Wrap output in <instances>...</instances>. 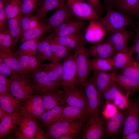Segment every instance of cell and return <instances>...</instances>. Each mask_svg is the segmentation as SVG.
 I'll return each mask as SVG.
<instances>
[{"label":"cell","mask_w":139,"mask_h":139,"mask_svg":"<svg viewBox=\"0 0 139 139\" xmlns=\"http://www.w3.org/2000/svg\"><path fill=\"white\" fill-rule=\"evenodd\" d=\"M134 14H139V0L136 5Z\"/></svg>","instance_id":"91938a15"},{"label":"cell","mask_w":139,"mask_h":139,"mask_svg":"<svg viewBox=\"0 0 139 139\" xmlns=\"http://www.w3.org/2000/svg\"><path fill=\"white\" fill-rule=\"evenodd\" d=\"M23 107L27 114L36 120L45 112L41 96L37 93L31 95L26 100Z\"/></svg>","instance_id":"e0dca14e"},{"label":"cell","mask_w":139,"mask_h":139,"mask_svg":"<svg viewBox=\"0 0 139 139\" xmlns=\"http://www.w3.org/2000/svg\"><path fill=\"white\" fill-rule=\"evenodd\" d=\"M63 90L64 92L66 103L68 105L84 108L88 110V105L86 95L78 87H70Z\"/></svg>","instance_id":"2e32d148"},{"label":"cell","mask_w":139,"mask_h":139,"mask_svg":"<svg viewBox=\"0 0 139 139\" xmlns=\"http://www.w3.org/2000/svg\"><path fill=\"white\" fill-rule=\"evenodd\" d=\"M138 0H112V3L119 9L128 13L134 14Z\"/></svg>","instance_id":"60d3db41"},{"label":"cell","mask_w":139,"mask_h":139,"mask_svg":"<svg viewBox=\"0 0 139 139\" xmlns=\"http://www.w3.org/2000/svg\"><path fill=\"white\" fill-rule=\"evenodd\" d=\"M24 16L20 12L16 16L7 20L8 29L21 26V20Z\"/></svg>","instance_id":"c3c4849f"},{"label":"cell","mask_w":139,"mask_h":139,"mask_svg":"<svg viewBox=\"0 0 139 139\" xmlns=\"http://www.w3.org/2000/svg\"><path fill=\"white\" fill-rule=\"evenodd\" d=\"M64 59L61 81L63 90L70 87H78L79 81L74 54L71 53Z\"/></svg>","instance_id":"277c9868"},{"label":"cell","mask_w":139,"mask_h":139,"mask_svg":"<svg viewBox=\"0 0 139 139\" xmlns=\"http://www.w3.org/2000/svg\"><path fill=\"white\" fill-rule=\"evenodd\" d=\"M115 82L128 95H134L139 91V78L117 73Z\"/></svg>","instance_id":"44dd1931"},{"label":"cell","mask_w":139,"mask_h":139,"mask_svg":"<svg viewBox=\"0 0 139 139\" xmlns=\"http://www.w3.org/2000/svg\"><path fill=\"white\" fill-rule=\"evenodd\" d=\"M41 0H23L22 1L21 12L24 16L32 14L36 10Z\"/></svg>","instance_id":"7bdbcfd3"},{"label":"cell","mask_w":139,"mask_h":139,"mask_svg":"<svg viewBox=\"0 0 139 139\" xmlns=\"http://www.w3.org/2000/svg\"><path fill=\"white\" fill-rule=\"evenodd\" d=\"M23 112L22 107L18 111L8 114L1 120L0 139L15 132L19 124Z\"/></svg>","instance_id":"8fae6325"},{"label":"cell","mask_w":139,"mask_h":139,"mask_svg":"<svg viewBox=\"0 0 139 139\" xmlns=\"http://www.w3.org/2000/svg\"><path fill=\"white\" fill-rule=\"evenodd\" d=\"M4 8L0 9V31L6 30L8 23Z\"/></svg>","instance_id":"816d5d0a"},{"label":"cell","mask_w":139,"mask_h":139,"mask_svg":"<svg viewBox=\"0 0 139 139\" xmlns=\"http://www.w3.org/2000/svg\"><path fill=\"white\" fill-rule=\"evenodd\" d=\"M10 78H8L7 76L0 74V84L10 87Z\"/></svg>","instance_id":"9f6ffc18"},{"label":"cell","mask_w":139,"mask_h":139,"mask_svg":"<svg viewBox=\"0 0 139 139\" xmlns=\"http://www.w3.org/2000/svg\"><path fill=\"white\" fill-rule=\"evenodd\" d=\"M105 123L100 114L87 116L81 138H106Z\"/></svg>","instance_id":"52a82bcc"},{"label":"cell","mask_w":139,"mask_h":139,"mask_svg":"<svg viewBox=\"0 0 139 139\" xmlns=\"http://www.w3.org/2000/svg\"><path fill=\"white\" fill-rule=\"evenodd\" d=\"M86 24L84 20H73L64 23L56 28L57 31L51 33L54 36H61L79 33Z\"/></svg>","instance_id":"d6986e66"},{"label":"cell","mask_w":139,"mask_h":139,"mask_svg":"<svg viewBox=\"0 0 139 139\" xmlns=\"http://www.w3.org/2000/svg\"><path fill=\"white\" fill-rule=\"evenodd\" d=\"M71 122L60 119L54 124L43 127L49 139H58L63 135L64 131Z\"/></svg>","instance_id":"1f68e13d"},{"label":"cell","mask_w":139,"mask_h":139,"mask_svg":"<svg viewBox=\"0 0 139 139\" xmlns=\"http://www.w3.org/2000/svg\"><path fill=\"white\" fill-rule=\"evenodd\" d=\"M117 73L115 71L109 72L103 71H94L90 79L102 94L107 88L115 82Z\"/></svg>","instance_id":"9a60e30c"},{"label":"cell","mask_w":139,"mask_h":139,"mask_svg":"<svg viewBox=\"0 0 139 139\" xmlns=\"http://www.w3.org/2000/svg\"><path fill=\"white\" fill-rule=\"evenodd\" d=\"M40 38L21 42L18 47L16 51L15 52V56L24 55L30 56L36 55L37 44Z\"/></svg>","instance_id":"e575fe53"},{"label":"cell","mask_w":139,"mask_h":139,"mask_svg":"<svg viewBox=\"0 0 139 139\" xmlns=\"http://www.w3.org/2000/svg\"><path fill=\"white\" fill-rule=\"evenodd\" d=\"M83 88L88 101V116L100 114L104 105L102 94L90 79L86 81Z\"/></svg>","instance_id":"3957f363"},{"label":"cell","mask_w":139,"mask_h":139,"mask_svg":"<svg viewBox=\"0 0 139 139\" xmlns=\"http://www.w3.org/2000/svg\"><path fill=\"white\" fill-rule=\"evenodd\" d=\"M122 139L139 130V98H135L126 110Z\"/></svg>","instance_id":"9c48e42d"},{"label":"cell","mask_w":139,"mask_h":139,"mask_svg":"<svg viewBox=\"0 0 139 139\" xmlns=\"http://www.w3.org/2000/svg\"><path fill=\"white\" fill-rule=\"evenodd\" d=\"M74 54L79 80V87L82 89L83 85L86 81L89 71L87 49L84 46L83 41L75 48Z\"/></svg>","instance_id":"30bf717a"},{"label":"cell","mask_w":139,"mask_h":139,"mask_svg":"<svg viewBox=\"0 0 139 139\" xmlns=\"http://www.w3.org/2000/svg\"><path fill=\"white\" fill-rule=\"evenodd\" d=\"M16 56L19 61L20 70V74L28 75L30 56L23 55Z\"/></svg>","instance_id":"f6af8a7d"},{"label":"cell","mask_w":139,"mask_h":139,"mask_svg":"<svg viewBox=\"0 0 139 139\" xmlns=\"http://www.w3.org/2000/svg\"><path fill=\"white\" fill-rule=\"evenodd\" d=\"M21 0H6L4 8L7 20L18 15L21 11Z\"/></svg>","instance_id":"8d00e7d4"},{"label":"cell","mask_w":139,"mask_h":139,"mask_svg":"<svg viewBox=\"0 0 139 139\" xmlns=\"http://www.w3.org/2000/svg\"><path fill=\"white\" fill-rule=\"evenodd\" d=\"M113 68L112 58H92L89 59V70L90 72L95 71L112 72Z\"/></svg>","instance_id":"f546056e"},{"label":"cell","mask_w":139,"mask_h":139,"mask_svg":"<svg viewBox=\"0 0 139 139\" xmlns=\"http://www.w3.org/2000/svg\"><path fill=\"white\" fill-rule=\"evenodd\" d=\"M28 77L31 87L37 94H41L60 90L61 82L53 81L45 72L40 68L28 75Z\"/></svg>","instance_id":"6da1fadb"},{"label":"cell","mask_w":139,"mask_h":139,"mask_svg":"<svg viewBox=\"0 0 139 139\" xmlns=\"http://www.w3.org/2000/svg\"><path fill=\"white\" fill-rule=\"evenodd\" d=\"M117 86L115 82L107 88L102 93L104 99L108 101H113L123 96Z\"/></svg>","instance_id":"b9f144b4"},{"label":"cell","mask_w":139,"mask_h":139,"mask_svg":"<svg viewBox=\"0 0 139 139\" xmlns=\"http://www.w3.org/2000/svg\"><path fill=\"white\" fill-rule=\"evenodd\" d=\"M10 78V91L14 97L25 100L31 95L37 93L30 83L28 75L17 74Z\"/></svg>","instance_id":"8992f818"},{"label":"cell","mask_w":139,"mask_h":139,"mask_svg":"<svg viewBox=\"0 0 139 139\" xmlns=\"http://www.w3.org/2000/svg\"><path fill=\"white\" fill-rule=\"evenodd\" d=\"M36 55L41 62L45 60L55 61L46 36H42L39 38L37 44Z\"/></svg>","instance_id":"f1b7e54d"},{"label":"cell","mask_w":139,"mask_h":139,"mask_svg":"<svg viewBox=\"0 0 139 139\" xmlns=\"http://www.w3.org/2000/svg\"><path fill=\"white\" fill-rule=\"evenodd\" d=\"M126 110L118 111L105 123L106 138L117 134L123 125Z\"/></svg>","instance_id":"7402d4cb"},{"label":"cell","mask_w":139,"mask_h":139,"mask_svg":"<svg viewBox=\"0 0 139 139\" xmlns=\"http://www.w3.org/2000/svg\"><path fill=\"white\" fill-rule=\"evenodd\" d=\"M0 74L11 77L18 73L12 70L0 60Z\"/></svg>","instance_id":"681fc988"},{"label":"cell","mask_w":139,"mask_h":139,"mask_svg":"<svg viewBox=\"0 0 139 139\" xmlns=\"http://www.w3.org/2000/svg\"><path fill=\"white\" fill-rule=\"evenodd\" d=\"M109 33L125 28L132 23L131 20L123 14L115 10L109 9L104 16L98 20Z\"/></svg>","instance_id":"ba28073f"},{"label":"cell","mask_w":139,"mask_h":139,"mask_svg":"<svg viewBox=\"0 0 139 139\" xmlns=\"http://www.w3.org/2000/svg\"><path fill=\"white\" fill-rule=\"evenodd\" d=\"M40 68L45 71L53 82L55 83L61 82L62 65L59 62L53 60L48 63L42 64Z\"/></svg>","instance_id":"4316f807"},{"label":"cell","mask_w":139,"mask_h":139,"mask_svg":"<svg viewBox=\"0 0 139 139\" xmlns=\"http://www.w3.org/2000/svg\"><path fill=\"white\" fill-rule=\"evenodd\" d=\"M46 37L49 41L51 51L55 61L59 62L71 53V50L54 41L50 35Z\"/></svg>","instance_id":"d590c367"},{"label":"cell","mask_w":139,"mask_h":139,"mask_svg":"<svg viewBox=\"0 0 139 139\" xmlns=\"http://www.w3.org/2000/svg\"><path fill=\"white\" fill-rule=\"evenodd\" d=\"M113 55L112 58L113 67L117 69L121 70L136 62L133 56L128 52H117Z\"/></svg>","instance_id":"836d02e7"},{"label":"cell","mask_w":139,"mask_h":139,"mask_svg":"<svg viewBox=\"0 0 139 139\" xmlns=\"http://www.w3.org/2000/svg\"><path fill=\"white\" fill-rule=\"evenodd\" d=\"M7 29L12 39V48H14L17 45L19 39L21 36V26Z\"/></svg>","instance_id":"7dc6e473"},{"label":"cell","mask_w":139,"mask_h":139,"mask_svg":"<svg viewBox=\"0 0 139 139\" xmlns=\"http://www.w3.org/2000/svg\"><path fill=\"white\" fill-rule=\"evenodd\" d=\"M67 5L73 15L79 20H98L99 12L85 0H66Z\"/></svg>","instance_id":"5b68a950"},{"label":"cell","mask_w":139,"mask_h":139,"mask_svg":"<svg viewBox=\"0 0 139 139\" xmlns=\"http://www.w3.org/2000/svg\"><path fill=\"white\" fill-rule=\"evenodd\" d=\"M10 88L9 87L0 84V96L12 95L10 92Z\"/></svg>","instance_id":"11a10c76"},{"label":"cell","mask_w":139,"mask_h":139,"mask_svg":"<svg viewBox=\"0 0 139 139\" xmlns=\"http://www.w3.org/2000/svg\"><path fill=\"white\" fill-rule=\"evenodd\" d=\"M8 114L0 107V121Z\"/></svg>","instance_id":"680465c9"},{"label":"cell","mask_w":139,"mask_h":139,"mask_svg":"<svg viewBox=\"0 0 139 139\" xmlns=\"http://www.w3.org/2000/svg\"><path fill=\"white\" fill-rule=\"evenodd\" d=\"M87 118V117L71 122L59 139H74L82 132L83 133Z\"/></svg>","instance_id":"83f0119b"},{"label":"cell","mask_w":139,"mask_h":139,"mask_svg":"<svg viewBox=\"0 0 139 139\" xmlns=\"http://www.w3.org/2000/svg\"><path fill=\"white\" fill-rule=\"evenodd\" d=\"M120 74L139 78V65L136 62L121 69Z\"/></svg>","instance_id":"ee69618b"},{"label":"cell","mask_w":139,"mask_h":139,"mask_svg":"<svg viewBox=\"0 0 139 139\" xmlns=\"http://www.w3.org/2000/svg\"><path fill=\"white\" fill-rule=\"evenodd\" d=\"M12 48V40L8 30L0 31V53L14 54Z\"/></svg>","instance_id":"74e56055"},{"label":"cell","mask_w":139,"mask_h":139,"mask_svg":"<svg viewBox=\"0 0 139 139\" xmlns=\"http://www.w3.org/2000/svg\"><path fill=\"white\" fill-rule=\"evenodd\" d=\"M124 139H139V130L127 135Z\"/></svg>","instance_id":"6f0895ef"},{"label":"cell","mask_w":139,"mask_h":139,"mask_svg":"<svg viewBox=\"0 0 139 139\" xmlns=\"http://www.w3.org/2000/svg\"><path fill=\"white\" fill-rule=\"evenodd\" d=\"M0 60L12 70L20 74V70L19 61L15 54L0 53Z\"/></svg>","instance_id":"ab89813d"},{"label":"cell","mask_w":139,"mask_h":139,"mask_svg":"<svg viewBox=\"0 0 139 139\" xmlns=\"http://www.w3.org/2000/svg\"><path fill=\"white\" fill-rule=\"evenodd\" d=\"M89 21L85 31L84 39L88 42L96 43L101 41L106 35V31L98 20Z\"/></svg>","instance_id":"ac0fdd59"},{"label":"cell","mask_w":139,"mask_h":139,"mask_svg":"<svg viewBox=\"0 0 139 139\" xmlns=\"http://www.w3.org/2000/svg\"><path fill=\"white\" fill-rule=\"evenodd\" d=\"M45 111L55 106L66 104L65 94L63 90L48 92L40 94Z\"/></svg>","instance_id":"ffe728a7"},{"label":"cell","mask_w":139,"mask_h":139,"mask_svg":"<svg viewBox=\"0 0 139 139\" xmlns=\"http://www.w3.org/2000/svg\"><path fill=\"white\" fill-rule=\"evenodd\" d=\"M25 100L15 97L12 94L0 96V107L8 114H11L20 110Z\"/></svg>","instance_id":"d4e9b609"},{"label":"cell","mask_w":139,"mask_h":139,"mask_svg":"<svg viewBox=\"0 0 139 139\" xmlns=\"http://www.w3.org/2000/svg\"><path fill=\"white\" fill-rule=\"evenodd\" d=\"M74 17L71 12L66 2L57 8L49 18L46 19L45 22L54 30L61 24L73 20Z\"/></svg>","instance_id":"4fadbf2b"},{"label":"cell","mask_w":139,"mask_h":139,"mask_svg":"<svg viewBox=\"0 0 139 139\" xmlns=\"http://www.w3.org/2000/svg\"><path fill=\"white\" fill-rule=\"evenodd\" d=\"M90 4L99 12L101 10L100 0H85Z\"/></svg>","instance_id":"db71d44e"},{"label":"cell","mask_w":139,"mask_h":139,"mask_svg":"<svg viewBox=\"0 0 139 139\" xmlns=\"http://www.w3.org/2000/svg\"><path fill=\"white\" fill-rule=\"evenodd\" d=\"M66 0H41L36 10V14L39 18L41 23L45 21L47 13L50 11L58 8Z\"/></svg>","instance_id":"484cf974"},{"label":"cell","mask_w":139,"mask_h":139,"mask_svg":"<svg viewBox=\"0 0 139 139\" xmlns=\"http://www.w3.org/2000/svg\"><path fill=\"white\" fill-rule=\"evenodd\" d=\"M51 29L45 22L41 23L36 27L25 31L21 37V42L39 38Z\"/></svg>","instance_id":"d6a6232c"},{"label":"cell","mask_w":139,"mask_h":139,"mask_svg":"<svg viewBox=\"0 0 139 139\" xmlns=\"http://www.w3.org/2000/svg\"><path fill=\"white\" fill-rule=\"evenodd\" d=\"M36 121L38 126V129L35 137V139H49L43 126L39 122L37 121Z\"/></svg>","instance_id":"f5cc1de1"},{"label":"cell","mask_w":139,"mask_h":139,"mask_svg":"<svg viewBox=\"0 0 139 139\" xmlns=\"http://www.w3.org/2000/svg\"><path fill=\"white\" fill-rule=\"evenodd\" d=\"M49 35L54 41L66 47L71 50L83 41L79 33L61 36H54L51 34Z\"/></svg>","instance_id":"4dcf8cb0"},{"label":"cell","mask_w":139,"mask_h":139,"mask_svg":"<svg viewBox=\"0 0 139 139\" xmlns=\"http://www.w3.org/2000/svg\"><path fill=\"white\" fill-rule=\"evenodd\" d=\"M6 0H0V9L3 8Z\"/></svg>","instance_id":"94428289"},{"label":"cell","mask_w":139,"mask_h":139,"mask_svg":"<svg viewBox=\"0 0 139 139\" xmlns=\"http://www.w3.org/2000/svg\"><path fill=\"white\" fill-rule=\"evenodd\" d=\"M87 50L88 56L92 58L111 57V55L116 52L113 45L107 39L90 46Z\"/></svg>","instance_id":"5bb4252c"},{"label":"cell","mask_w":139,"mask_h":139,"mask_svg":"<svg viewBox=\"0 0 139 139\" xmlns=\"http://www.w3.org/2000/svg\"><path fill=\"white\" fill-rule=\"evenodd\" d=\"M23 112L15 132L8 135L11 139H35L38 127L36 120L28 115L23 106Z\"/></svg>","instance_id":"7a4b0ae2"},{"label":"cell","mask_w":139,"mask_h":139,"mask_svg":"<svg viewBox=\"0 0 139 139\" xmlns=\"http://www.w3.org/2000/svg\"><path fill=\"white\" fill-rule=\"evenodd\" d=\"M105 2H109V3H112V0H103Z\"/></svg>","instance_id":"e7e4bbea"},{"label":"cell","mask_w":139,"mask_h":139,"mask_svg":"<svg viewBox=\"0 0 139 139\" xmlns=\"http://www.w3.org/2000/svg\"><path fill=\"white\" fill-rule=\"evenodd\" d=\"M135 36L133 45L128 48V53L132 56L139 53V35Z\"/></svg>","instance_id":"f907efd6"},{"label":"cell","mask_w":139,"mask_h":139,"mask_svg":"<svg viewBox=\"0 0 139 139\" xmlns=\"http://www.w3.org/2000/svg\"><path fill=\"white\" fill-rule=\"evenodd\" d=\"M41 62L36 56H30L28 75L31 74L35 71L40 68L41 64Z\"/></svg>","instance_id":"bcb514c9"},{"label":"cell","mask_w":139,"mask_h":139,"mask_svg":"<svg viewBox=\"0 0 139 139\" xmlns=\"http://www.w3.org/2000/svg\"><path fill=\"white\" fill-rule=\"evenodd\" d=\"M133 32L122 29L109 33L107 38L112 44L116 51L128 52V43Z\"/></svg>","instance_id":"7c38bea8"},{"label":"cell","mask_w":139,"mask_h":139,"mask_svg":"<svg viewBox=\"0 0 139 139\" xmlns=\"http://www.w3.org/2000/svg\"><path fill=\"white\" fill-rule=\"evenodd\" d=\"M136 57L135 58L136 62L139 65V53L135 55Z\"/></svg>","instance_id":"6125c7cd"},{"label":"cell","mask_w":139,"mask_h":139,"mask_svg":"<svg viewBox=\"0 0 139 139\" xmlns=\"http://www.w3.org/2000/svg\"><path fill=\"white\" fill-rule=\"evenodd\" d=\"M40 23V19L36 14L24 16L21 23V31L20 37L25 31L36 27Z\"/></svg>","instance_id":"f35d334b"},{"label":"cell","mask_w":139,"mask_h":139,"mask_svg":"<svg viewBox=\"0 0 139 139\" xmlns=\"http://www.w3.org/2000/svg\"><path fill=\"white\" fill-rule=\"evenodd\" d=\"M66 105L57 106L45 111L36 120L43 127L54 124L60 119L63 108Z\"/></svg>","instance_id":"cb8c5ba5"},{"label":"cell","mask_w":139,"mask_h":139,"mask_svg":"<svg viewBox=\"0 0 139 139\" xmlns=\"http://www.w3.org/2000/svg\"><path fill=\"white\" fill-rule=\"evenodd\" d=\"M88 115V110L86 108L66 105L63 108L60 119L72 122L87 117Z\"/></svg>","instance_id":"603a6c76"},{"label":"cell","mask_w":139,"mask_h":139,"mask_svg":"<svg viewBox=\"0 0 139 139\" xmlns=\"http://www.w3.org/2000/svg\"><path fill=\"white\" fill-rule=\"evenodd\" d=\"M139 35V27L136 30L135 32V36Z\"/></svg>","instance_id":"be15d7a7"}]
</instances>
